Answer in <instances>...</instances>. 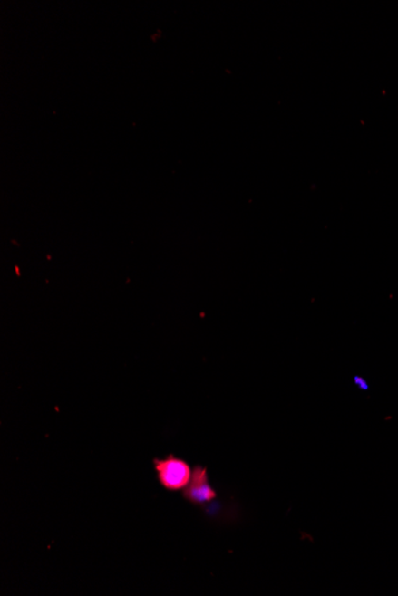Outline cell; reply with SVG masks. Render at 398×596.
Returning <instances> with one entry per match:
<instances>
[{
  "label": "cell",
  "mask_w": 398,
  "mask_h": 596,
  "mask_svg": "<svg viewBox=\"0 0 398 596\" xmlns=\"http://www.w3.org/2000/svg\"><path fill=\"white\" fill-rule=\"evenodd\" d=\"M183 496L185 500L195 505L208 504L216 499L218 495L209 484L206 468L195 466V469L192 470L191 481L187 488L183 489Z\"/></svg>",
  "instance_id": "cell-2"
},
{
  "label": "cell",
  "mask_w": 398,
  "mask_h": 596,
  "mask_svg": "<svg viewBox=\"0 0 398 596\" xmlns=\"http://www.w3.org/2000/svg\"><path fill=\"white\" fill-rule=\"evenodd\" d=\"M153 465L159 482L168 491H183L191 481L192 470L184 459L169 455L164 459L154 458Z\"/></svg>",
  "instance_id": "cell-1"
}]
</instances>
